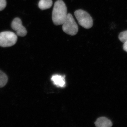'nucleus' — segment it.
Masks as SVG:
<instances>
[{"label":"nucleus","instance_id":"nucleus-2","mask_svg":"<svg viewBox=\"0 0 127 127\" xmlns=\"http://www.w3.org/2000/svg\"><path fill=\"white\" fill-rule=\"evenodd\" d=\"M62 25V30L66 34L71 36L75 35L77 34L78 26L73 16L70 13L67 14L65 21Z\"/></svg>","mask_w":127,"mask_h":127},{"label":"nucleus","instance_id":"nucleus-3","mask_svg":"<svg viewBox=\"0 0 127 127\" xmlns=\"http://www.w3.org/2000/svg\"><path fill=\"white\" fill-rule=\"evenodd\" d=\"M79 25L86 29L91 28L93 25V20L86 11L82 10H78L74 13Z\"/></svg>","mask_w":127,"mask_h":127},{"label":"nucleus","instance_id":"nucleus-4","mask_svg":"<svg viewBox=\"0 0 127 127\" xmlns=\"http://www.w3.org/2000/svg\"><path fill=\"white\" fill-rule=\"evenodd\" d=\"M17 40V36L12 32L5 31L0 33V46L1 47H9L14 45Z\"/></svg>","mask_w":127,"mask_h":127},{"label":"nucleus","instance_id":"nucleus-9","mask_svg":"<svg viewBox=\"0 0 127 127\" xmlns=\"http://www.w3.org/2000/svg\"><path fill=\"white\" fill-rule=\"evenodd\" d=\"M8 77L6 74L0 70V88L4 87L8 82Z\"/></svg>","mask_w":127,"mask_h":127},{"label":"nucleus","instance_id":"nucleus-5","mask_svg":"<svg viewBox=\"0 0 127 127\" xmlns=\"http://www.w3.org/2000/svg\"><path fill=\"white\" fill-rule=\"evenodd\" d=\"M11 27L16 31L18 36L24 37L27 34V31L22 25V22L20 18L17 17L14 19L12 22Z\"/></svg>","mask_w":127,"mask_h":127},{"label":"nucleus","instance_id":"nucleus-7","mask_svg":"<svg viewBox=\"0 0 127 127\" xmlns=\"http://www.w3.org/2000/svg\"><path fill=\"white\" fill-rule=\"evenodd\" d=\"M51 80L55 85L63 87L65 85V81L64 77L59 75H54L51 78Z\"/></svg>","mask_w":127,"mask_h":127},{"label":"nucleus","instance_id":"nucleus-10","mask_svg":"<svg viewBox=\"0 0 127 127\" xmlns=\"http://www.w3.org/2000/svg\"><path fill=\"white\" fill-rule=\"evenodd\" d=\"M119 39L123 43L127 41V30L120 32L119 35Z\"/></svg>","mask_w":127,"mask_h":127},{"label":"nucleus","instance_id":"nucleus-6","mask_svg":"<svg viewBox=\"0 0 127 127\" xmlns=\"http://www.w3.org/2000/svg\"><path fill=\"white\" fill-rule=\"evenodd\" d=\"M95 125L98 127H110L112 125V123L108 119L105 117H101L98 119Z\"/></svg>","mask_w":127,"mask_h":127},{"label":"nucleus","instance_id":"nucleus-8","mask_svg":"<svg viewBox=\"0 0 127 127\" xmlns=\"http://www.w3.org/2000/svg\"><path fill=\"white\" fill-rule=\"evenodd\" d=\"M52 0H40L39 2L38 6L39 8L42 10H45L50 9L52 5Z\"/></svg>","mask_w":127,"mask_h":127},{"label":"nucleus","instance_id":"nucleus-11","mask_svg":"<svg viewBox=\"0 0 127 127\" xmlns=\"http://www.w3.org/2000/svg\"><path fill=\"white\" fill-rule=\"evenodd\" d=\"M6 6V0H0V11L3 10Z\"/></svg>","mask_w":127,"mask_h":127},{"label":"nucleus","instance_id":"nucleus-1","mask_svg":"<svg viewBox=\"0 0 127 127\" xmlns=\"http://www.w3.org/2000/svg\"><path fill=\"white\" fill-rule=\"evenodd\" d=\"M67 8L63 1L58 0L55 2L53 9L52 20L55 25H62L67 16Z\"/></svg>","mask_w":127,"mask_h":127},{"label":"nucleus","instance_id":"nucleus-12","mask_svg":"<svg viewBox=\"0 0 127 127\" xmlns=\"http://www.w3.org/2000/svg\"><path fill=\"white\" fill-rule=\"evenodd\" d=\"M123 48L124 50L127 52V41L124 42Z\"/></svg>","mask_w":127,"mask_h":127}]
</instances>
